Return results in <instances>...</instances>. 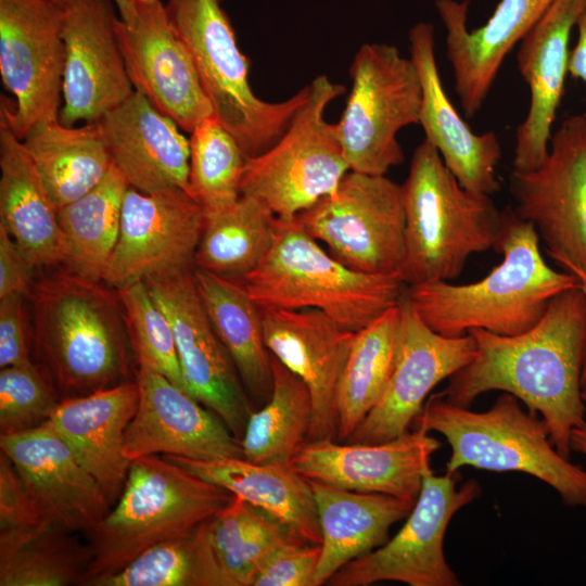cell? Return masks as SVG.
Instances as JSON below:
<instances>
[{
    "label": "cell",
    "mask_w": 586,
    "mask_h": 586,
    "mask_svg": "<svg viewBox=\"0 0 586 586\" xmlns=\"http://www.w3.org/2000/svg\"><path fill=\"white\" fill-rule=\"evenodd\" d=\"M571 451H577L586 456V422L573 428L570 437Z\"/></svg>",
    "instance_id": "49"
},
{
    "label": "cell",
    "mask_w": 586,
    "mask_h": 586,
    "mask_svg": "<svg viewBox=\"0 0 586 586\" xmlns=\"http://www.w3.org/2000/svg\"><path fill=\"white\" fill-rule=\"evenodd\" d=\"M476 354L442 392L470 407L482 394L502 391L543 417L550 441L570 457L573 428L586 422L582 374L586 362V300L576 285L556 295L542 319L515 335L473 329Z\"/></svg>",
    "instance_id": "1"
},
{
    "label": "cell",
    "mask_w": 586,
    "mask_h": 586,
    "mask_svg": "<svg viewBox=\"0 0 586 586\" xmlns=\"http://www.w3.org/2000/svg\"><path fill=\"white\" fill-rule=\"evenodd\" d=\"M203 225V207L188 191L143 193L129 188L102 282L119 289L194 268Z\"/></svg>",
    "instance_id": "17"
},
{
    "label": "cell",
    "mask_w": 586,
    "mask_h": 586,
    "mask_svg": "<svg viewBox=\"0 0 586 586\" xmlns=\"http://www.w3.org/2000/svg\"><path fill=\"white\" fill-rule=\"evenodd\" d=\"M586 0H555L519 42L518 68L530 88L527 114L515 132L512 169L537 168L546 158L569 74V42Z\"/></svg>",
    "instance_id": "25"
},
{
    "label": "cell",
    "mask_w": 586,
    "mask_h": 586,
    "mask_svg": "<svg viewBox=\"0 0 586 586\" xmlns=\"http://www.w3.org/2000/svg\"><path fill=\"white\" fill-rule=\"evenodd\" d=\"M50 2H53L60 7H63L68 0H48Z\"/></svg>",
    "instance_id": "51"
},
{
    "label": "cell",
    "mask_w": 586,
    "mask_h": 586,
    "mask_svg": "<svg viewBox=\"0 0 586 586\" xmlns=\"http://www.w3.org/2000/svg\"><path fill=\"white\" fill-rule=\"evenodd\" d=\"M51 380L34 365L0 371V433L14 434L48 421L61 402Z\"/></svg>",
    "instance_id": "43"
},
{
    "label": "cell",
    "mask_w": 586,
    "mask_h": 586,
    "mask_svg": "<svg viewBox=\"0 0 586 586\" xmlns=\"http://www.w3.org/2000/svg\"><path fill=\"white\" fill-rule=\"evenodd\" d=\"M320 545L306 542L288 545L258 569L252 586H314Z\"/></svg>",
    "instance_id": "44"
},
{
    "label": "cell",
    "mask_w": 586,
    "mask_h": 586,
    "mask_svg": "<svg viewBox=\"0 0 586 586\" xmlns=\"http://www.w3.org/2000/svg\"><path fill=\"white\" fill-rule=\"evenodd\" d=\"M309 480V479H308ZM321 532L314 586L327 584L349 561L388 540L390 528L408 517L415 502L309 480Z\"/></svg>",
    "instance_id": "30"
},
{
    "label": "cell",
    "mask_w": 586,
    "mask_h": 586,
    "mask_svg": "<svg viewBox=\"0 0 586 586\" xmlns=\"http://www.w3.org/2000/svg\"><path fill=\"white\" fill-rule=\"evenodd\" d=\"M38 268L28 254L0 224V298L21 294L27 296Z\"/></svg>",
    "instance_id": "47"
},
{
    "label": "cell",
    "mask_w": 586,
    "mask_h": 586,
    "mask_svg": "<svg viewBox=\"0 0 586 586\" xmlns=\"http://www.w3.org/2000/svg\"><path fill=\"white\" fill-rule=\"evenodd\" d=\"M111 164L143 193L189 192L190 143L177 123L135 90L99 122Z\"/></svg>",
    "instance_id": "26"
},
{
    "label": "cell",
    "mask_w": 586,
    "mask_h": 586,
    "mask_svg": "<svg viewBox=\"0 0 586 586\" xmlns=\"http://www.w3.org/2000/svg\"><path fill=\"white\" fill-rule=\"evenodd\" d=\"M63 7L48 0H0V118L21 140L37 123L59 119L64 74Z\"/></svg>",
    "instance_id": "14"
},
{
    "label": "cell",
    "mask_w": 586,
    "mask_h": 586,
    "mask_svg": "<svg viewBox=\"0 0 586 586\" xmlns=\"http://www.w3.org/2000/svg\"><path fill=\"white\" fill-rule=\"evenodd\" d=\"M189 193L204 212L224 208L241 196L246 156L215 116L190 132Z\"/></svg>",
    "instance_id": "40"
},
{
    "label": "cell",
    "mask_w": 586,
    "mask_h": 586,
    "mask_svg": "<svg viewBox=\"0 0 586 586\" xmlns=\"http://www.w3.org/2000/svg\"><path fill=\"white\" fill-rule=\"evenodd\" d=\"M582 396H583V399L586 404V383L583 384L582 386Z\"/></svg>",
    "instance_id": "52"
},
{
    "label": "cell",
    "mask_w": 586,
    "mask_h": 586,
    "mask_svg": "<svg viewBox=\"0 0 586 586\" xmlns=\"http://www.w3.org/2000/svg\"><path fill=\"white\" fill-rule=\"evenodd\" d=\"M514 214L532 224L549 256L566 272L586 275V113L566 117L535 169H512Z\"/></svg>",
    "instance_id": "12"
},
{
    "label": "cell",
    "mask_w": 586,
    "mask_h": 586,
    "mask_svg": "<svg viewBox=\"0 0 586 586\" xmlns=\"http://www.w3.org/2000/svg\"><path fill=\"white\" fill-rule=\"evenodd\" d=\"M448 402L442 392L430 395L415 419V429L442 434L450 446L447 472L463 467L494 472H523L551 486L563 504L586 508V470L555 448L548 426L532 409H523L502 392L486 411Z\"/></svg>",
    "instance_id": "5"
},
{
    "label": "cell",
    "mask_w": 586,
    "mask_h": 586,
    "mask_svg": "<svg viewBox=\"0 0 586 586\" xmlns=\"http://www.w3.org/2000/svg\"><path fill=\"white\" fill-rule=\"evenodd\" d=\"M128 189L120 173L111 166L97 187L58 209L64 270L89 281L102 282L118 239Z\"/></svg>",
    "instance_id": "37"
},
{
    "label": "cell",
    "mask_w": 586,
    "mask_h": 586,
    "mask_svg": "<svg viewBox=\"0 0 586 586\" xmlns=\"http://www.w3.org/2000/svg\"><path fill=\"white\" fill-rule=\"evenodd\" d=\"M406 255L399 278L407 286L451 281L471 255L497 252L504 215L491 195L466 190L423 140L402 184Z\"/></svg>",
    "instance_id": "4"
},
{
    "label": "cell",
    "mask_w": 586,
    "mask_h": 586,
    "mask_svg": "<svg viewBox=\"0 0 586 586\" xmlns=\"http://www.w3.org/2000/svg\"><path fill=\"white\" fill-rule=\"evenodd\" d=\"M4 454L46 519L77 533H90L111 504L50 421L0 435Z\"/></svg>",
    "instance_id": "22"
},
{
    "label": "cell",
    "mask_w": 586,
    "mask_h": 586,
    "mask_svg": "<svg viewBox=\"0 0 586 586\" xmlns=\"http://www.w3.org/2000/svg\"><path fill=\"white\" fill-rule=\"evenodd\" d=\"M294 219L347 267L399 277L406 255L403 187L385 175L349 170L333 193Z\"/></svg>",
    "instance_id": "11"
},
{
    "label": "cell",
    "mask_w": 586,
    "mask_h": 586,
    "mask_svg": "<svg viewBox=\"0 0 586 586\" xmlns=\"http://www.w3.org/2000/svg\"><path fill=\"white\" fill-rule=\"evenodd\" d=\"M352 89L335 124L349 170L383 176L404 162L400 129L419 125L422 88L411 58L387 43H365L349 67Z\"/></svg>",
    "instance_id": "10"
},
{
    "label": "cell",
    "mask_w": 586,
    "mask_h": 586,
    "mask_svg": "<svg viewBox=\"0 0 586 586\" xmlns=\"http://www.w3.org/2000/svg\"><path fill=\"white\" fill-rule=\"evenodd\" d=\"M434 27L419 22L409 31L410 58L421 81L419 114L425 139L468 191L492 195L500 188L497 166L501 145L493 131L475 133L448 99L435 56Z\"/></svg>",
    "instance_id": "27"
},
{
    "label": "cell",
    "mask_w": 586,
    "mask_h": 586,
    "mask_svg": "<svg viewBox=\"0 0 586 586\" xmlns=\"http://www.w3.org/2000/svg\"><path fill=\"white\" fill-rule=\"evenodd\" d=\"M27 296L35 348L62 399L136 379L116 289L62 269L36 281Z\"/></svg>",
    "instance_id": "2"
},
{
    "label": "cell",
    "mask_w": 586,
    "mask_h": 586,
    "mask_svg": "<svg viewBox=\"0 0 586 586\" xmlns=\"http://www.w3.org/2000/svg\"><path fill=\"white\" fill-rule=\"evenodd\" d=\"M139 400L136 380L91 394L61 399L49 421L80 463L94 476L110 504L118 499L130 461L125 434Z\"/></svg>",
    "instance_id": "28"
},
{
    "label": "cell",
    "mask_w": 586,
    "mask_h": 586,
    "mask_svg": "<svg viewBox=\"0 0 586 586\" xmlns=\"http://www.w3.org/2000/svg\"><path fill=\"white\" fill-rule=\"evenodd\" d=\"M279 218L263 203L243 195L232 204L204 212L194 268L241 280L272 250Z\"/></svg>",
    "instance_id": "36"
},
{
    "label": "cell",
    "mask_w": 586,
    "mask_h": 586,
    "mask_svg": "<svg viewBox=\"0 0 586 586\" xmlns=\"http://www.w3.org/2000/svg\"><path fill=\"white\" fill-rule=\"evenodd\" d=\"M577 40L569 55V74L586 87V1L576 20Z\"/></svg>",
    "instance_id": "48"
},
{
    "label": "cell",
    "mask_w": 586,
    "mask_h": 586,
    "mask_svg": "<svg viewBox=\"0 0 586 586\" xmlns=\"http://www.w3.org/2000/svg\"><path fill=\"white\" fill-rule=\"evenodd\" d=\"M139 400L125 434V457L151 455L194 460L244 458L224 421L164 375L137 366Z\"/></svg>",
    "instance_id": "20"
},
{
    "label": "cell",
    "mask_w": 586,
    "mask_h": 586,
    "mask_svg": "<svg viewBox=\"0 0 586 586\" xmlns=\"http://www.w3.org/2000/svg\"><path fill=\"white\" fill-rule=\"evenodd\" d=\"M233 497L164 457L131 460L115 506L87 534L92 559L85 586L120 570L152 545L190 534Z\"/></svg>",
    "instance_id": "6"
},
{
    "label": "cell",
    "mask_w": 586,
    "mask_h": 586,
    "mask_svg": "<svg viewBox=\"0 0 586 586\" xmlns=\"http://www.w3.org/2000/svg\"><path fill=\"white\" fill-rule=\"evenodd\" d=\"M0 224L39 267L62 265L58 211L22 140L0 118Z\"/></svg>",
    "instance_id": "32"
},
{
    "label": "cell",
    "mask_w": 586,
    "mask_h": 586,
    "mask_svg": "<svg viewBox=\"0 0 586 586\" xmlns=\"http://www.w3.org/2000/svg\"><path fill=\"white\" fill-rule=\"evenodd\" d=\"M398 306L400 320L390 380L377 405L345 442L383 443L409 431L431 391L470 364L476 354L469 333L446 336L426 326L407 290Z\"/></svg>",
    "instance_id": "16"
},
{
    "label": "cell",
    "mask_w": 586,
    "mask_h": 586,
    "mask_svg": "<svg viewBox=\"0 0 586 586\" xmlns=\"http://www.w3.org/2000/svg\"><path fill=\"white\" fill-rule=\"evenodd\" d=\"M460 473L435 475L429 469L411 512L397 534L381 547L337 570L331 586H368L393 581L409 586H458L445 559L444 538L453 517L481 495L475 480L457 486Z\"/></svg>",
    "instance_id": "13"
},
{
    "label": "cell",
    "mask_w": 586,
    "mask_h": 586,
    "mask_svg": "<svg viewBox=\"0 0 586 586\" xmlns=\"http://www.w3.org/2000/svg\"><path fill=\"white\" fill-rule=\"evenodd\" d=\"M441 442L412 429L383 443L307 442L291 460L303 476L340 488L416 501Z\"/></svg>",
    "instance_id": "21"
},
{
    "label": "cell",
    "mask_w": 586,
    "mask_h": 586,
    "mask_svg": "<svg viewBox=\"0 0 586 586\" xmlns=\"http://www.w3.org/2000/svg\"><path fill=\"white\" fill-rule=\"evenodd\" d=\"M194 531L152 545L120 570L87 586H200Z\"/></svg>",
    "instance_id": "42"
},
{
    "label": "cell",
    "mask_w": 586,
    "mask_h": 586,
    "mask_svg": "<svg viewBox=\"0 0 586 586\" xmlns=\"http://www.w3.org/2000/svg\"><path fill=\"white\" fill-rule=\"evenodd\" d=\"M220 0H167V16L190 52L214 116L254 157L275 144L308 95V85L281 102L258 98Z\"/></svg>",
    "instance_id": "8"
},
{
    "label": "cell",
    "mask_w": 586,
    "mask_h": 586,
    "mask_svg": "<svg viewBox=\"0 0 586 586\" xmlns=\"http://www.w3.org/2000/svg\"><path fill=\"white\" fill-rule=\"evenodd\" d=\"M194 538L200 586H252L270 556L288 545L306 542L235 495L195 528Z\"/></svg>",
    "instance_id": "29"
},
{
    "label": "cell",
    "mask_w": 586,
    "mask_h": 586,
    "mask_svg": "<svg viewBox=\"0 0 586 586\" xmlns=\"http://www.w3.org/2000/svg\"><path fill=\"white\" fill-rule=\"evenodd\" d=\"M116 35L135 90L158 111L189 133L214 116L190 52L161 0H136L133 22L118 18Z\"/></svg>",
    "instance_id": "19"
},
{
    "label": "cell",
    "mask_w": 586,
    "mask_h": 586,
    "mask_svg": "<svg viewBox=\"0 0 586 586\" xmlns=\"http://www.w3.org/2000/svg\"><path fill=\"white\" fill-rule=\"evenodd\" d=\"M398 304L356 332L337 385L336 440L345 442L381 398L396 354Z\"/></svg>",
    "instance_id": "38"
},
{
    "label": "cell",
    "mask_w": 586,
    "mask_h": 586,
    "mask_svg": "<svg viewBox=\"0 0 586 586\" xmlns=\"http://www.w3.org/2000/svg\"><path fill=\"white\" fill-rule=\"evenodd\" d=\"M24 295L0 298V367L31 365Z\"/></svg>",
    "instance_id": "46"
},
{
    "label": "cell",
    "mask_w": 586,
    "mask_h": 586,
    "mask_svg": "<svg viewBox=\"0 0 586 586\" xmlns=\"http://www.w3.org/2000/svg\"><path fill=\"white\" fill-rule=\"evenodd\" d=\"M114 5L112 0H68L63 5L59 120L65 126L98 123L135 91L116 35Z\"/></svg>",
    "instance_id": "18"
},
{
    "label": "cell",
    "mask_w": 586,
    "mask_h": 586,
    "mask_svg": "<svg viewBox=\"0 0 586 586\" xmlns=\"http://www.w3.org/2000/svg\"><path fill=\"white\" fill-rule=\"evenodd\" d=\"M555 0H499L487 22L468 28L469 0H435L446 29V53L455 92L467 118L483 107L508 53Z\"/></svg>",
    "instance_id": "24"
},
{
    "label": "cell",
    "mask_w": 586,
    "mask_h": 586,
    "mask_svg": "<svg viewBox=\"0 0 586 586\" xmlns=\"http://www.w3.org/2000/svg\"><path fill=\"white\" fill-rule=\"evenodd\" d=\"M116 290L137 366L152 369L184 390L171 326L146 283L139 281Z\"/></svg>",
    "instance_id": "41"
},
{
    "label": "cell",
    "mask_w": 586,
    "mask_h": 586,
    "mask_svg": "<svg viewBox=\"0 0 586 586\" xmlns=\"http://www.w3.org/2000/svg\"><path fill=\"white\" fill-rule=\"evenodd\" d=\"M22 142L56 211L97 187L112 166L98 123L40 122Z\"/></svg>",
    "instance_id": "34"
},
{
    "label": "cell",
    "mask_w": 586,
    "mask_h": 586,
    "mask_svg": "<svg viewBox=\"0 0 586 586\" xmlns=\"http://www.w3.org/2000/svg\"><path fill=\"white\" fill-rule=\"evenodd\" d=\"M576 278H577V286L581 289L586 300V275L582 273V275L576 276ZM584 383H586V362H585L583 374H582V384Z\"/></svg>",
    "instance_id": "50"
},
{
    "label": "cell",
    "mask_w": 586,
    "mask_h": 586,
    "mask_svg": "<svg viewBox=\"0 0 586 586\" xmlns=\"http://www.w3.org/2000/svg\"><path fill=\"white\" fill-rule=\"evenodd\" d=\"M91 559L79 533L52 521L0 528V586H85Z\"/></svg>",
    "instance_id": "35"
},
{
    "label": "cell",
    "mask_w": 586,
    "mask_h": 586,
    "mask_svg": "<svg viewBox=\"0 0 586 586\" xmlns=\"http://www.w3.org/2000/svg\"><path fill=\"white\" fill-rule=\"evenodd\" d=\"M144 282L171 326L184 390L217 415L240 441L254 404L212 326L193 268Z\"/></svg>",
    "instance_id": "15"
},
{
    "label": "cell",
    "mask_w": 586,
    "mask_h": 586,
    "mask_svg": "<svg viewBox=\"0 0 586 586\" xmlns=\"http://www.w3.org/2000/svg\"><path fill=\"white\" fill-rule=\"evenodd\" d=\"M48 520L36 506L31 495L10 459L0 454V528L34 524ZM50 521V520H49Z\"/></svg>",
    "instance_id": "45"
},
{
    "label": "cell",
    "mask_w": 586,
    "mask_h": 586,
    "mask_svg": "<svg viewBox=\"0 0 586 586\" xmlns=\"http://www.w3.org/2000/svg\"><path fill=\"white\" fill-rule=\"evenodd\" d=\"M271 371V395L250 416L240 444L249 461L288 464L307 442L313 399L305 382L272 355Z\"/></svg>",
    "instance_id": "39"
},
{
    "label": "cell",
    "mask_w": 586,
    "mask_h": 586,
    "mask_svg": "<svg viewBox=\"0 0 586 586\" xmlns=\"http://www.w3.org/2000/svg\"><path fill=\"white\" fill-rule=\"evenodd\" d=\"M502 215L497 252L504 258L483 279L407 288L415 309L433 331L446 336L464 335L473 329L520 334L542 319L556 295L577 285L575 276L545 262L532 224L519 218L512 207H506Z\"/></svg>",
    "instance_id": "3"
},
{
    "label": "cell",
    "mask_w": 586,
    "mask_h": 586,
    "mask_svg": "<svg viewBox=\"0 0 586 586\" xmlns=\"http://www.w3.org/2000/svg\"><path fill=\"white\" fill-rule=\"evenodd\" d=\"M193 277L212 326L250 399L264 405L272 392V371L260 307L241 280L198 268H193Z\"/></svg>",
    "instance_id": "33"
},
{
    "label": "cell",
    "mask_w": 586,
    "mask_h": 586,
    "mask_svg": "<svg viewBox=\"0 0 586 586\" xmlns=\"http://www.w3.org/2000/svg\"><path fill=\"white\" fill-rule=\"evenodd\" d=\"M345 92L326 75L308 85V95L288 129L267 151L247 157L241 194L267 206L279 219L293 220L333 193L349 166L328 105Z\"/></svg>",
    "instance_id": "9"
},
{
    "label": "cell",
    "mask_w": 586,
    "mask_h": 586,
    "mask_svg": "<svg viewBox=\"0 0 586 586\" xmlns=\"http://www.w3.org/2000/svg\"><path fill=\"white\" fill-rule=\"evenodd\" d=\"M241 281L260 308L318 309L354 332L397 305L407 290L397 275H372L347 267L295 219H279L272 250Z\"/></svg>",
    "instance_id": "7"
},
{
    "label": "cell",
    "mask_w": 586,
    "mask_h": 586,
    "mask_svg": "<svg viewBox=\"0 0 586 586\" xmlns=\"http://www.w3.org/2000/svg\"><path fill=\"white\" fill-rule=\"evenodd\" d=\"M260 309L269 353L310 392L313 421L307 442L335 441L337 385L356 332L314 308Z\"/></svg>",
    "instance_id": "23"
},
{
    "label": "cell",
    "mask_w": 586,
    "mask_h": 586,
    "mask_svg": "<svg viewBox=\"0 0 586 586\" xmlns=\"http://www.w3.org/2000/svg\"><path fill=\"white\" fill-rule=\"evenodd\" d=\"M259 508L304 540L320 545L321 532L309 480L291 463H255L244 458L194 460L163 455Z\"/></svg>",
    "instance_id": "31"
}]
</instances>
